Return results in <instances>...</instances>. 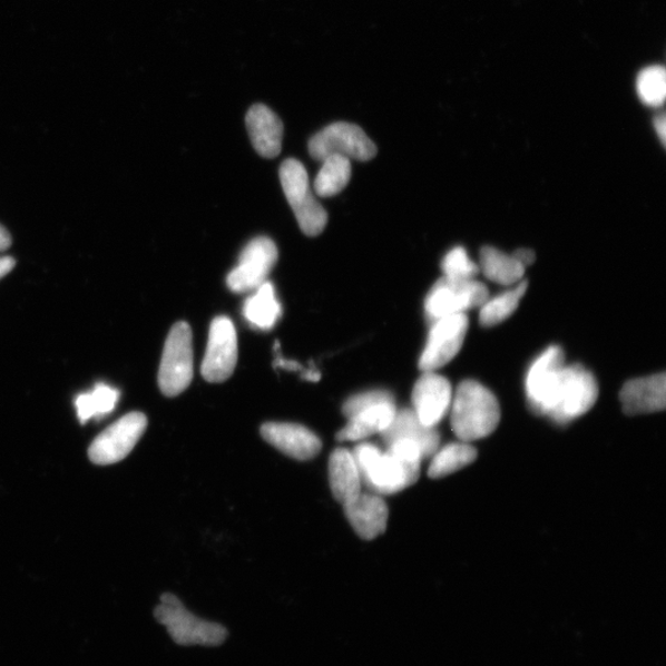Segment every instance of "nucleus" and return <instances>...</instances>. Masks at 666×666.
Instances as JSON below:
<instances>
[{
	"instance_id": "1",
	"label": "nucleus",
	"mask_w": 666,
	"mask_h": 666,
	"mask_svg": "<svg viewBox=\"0 0 666 666\" xmlns=\"http://www.w3.org/2000/svg\"><path fill=\"white\" fill-rule=\"evenodd\" d=\"M452 429L463 442L488 438L499 427V401L487 386L476 381L459 384L451 405Z\"/></svg>"
},
{
	"instance_id": "2",
	"label": "nucleus",
	"mask_w": 666,
	"mask_h": 666,
	"mask_svg": "<svg viewBox=\"0 0 666 666\" xmlns=\"http://www.w3.org/2000/svg\"><path fill=\"white\" fill-rule=\"evenodd\" d=\"M353 456L360 468L362 484L376 496H393L415 484L420 477L419 466L400 462L371 443L355 447Z\"/></svg>"
},
{
	"instance_id": "3",
	"label": "nucleus",
	"mask_w": 666,
	"mask_h": 666,
	"mask_svg": "<svg viewBox=\"0 0 666 666\" xmlns=\"http://www.w3.org/2000/svg\"><path fill=\"white\" fill-rule=\"evenodd\" d=\"M155 618L167 628L168 635L178 646L219 647L228 637L223 625L193 615L174 594L160 595Z\"/></svg>"
},
{
	"instance_id": "4",
	"label": "nucleus",
	"mask_w": 666,
	"mask_h": 666,
	"mask_svg": "<svg viewBox=\"0 0 666 666\" xmlns=\"http://www.w3.org/2000/svg\"><path fill=\"white\" fill-rule=\"evenodd\" d=\"M599 398V385L580 364L562 366L545 415L565 424L585 415Z\"/></svg>"
},
{
	"instance_id": "5",
	"label": "nucleus",
	"mask_w": 666,
	"mask_h": 666,
	"mask_svg": "<svg viewBox=\"0 0 666 666\" xmlns=\"http://www.w3.org/2000/svg\"><path fill=\"white\" fill-rule=\"evenodd\" d=\"M280 177L285 198L292 206L302 232L310 237L319 236L327 225L329 215L310 189L305 167L295 158L285 159Z\"/></svg>"
},
{
	"instance_id": "6",
	"label": "nucleus",
	"mask_w": 666,
	"mask_h": 666,
	"mask_svg": "<svg viewBox=\"0 0 666 666\" xmlns=\"http://www.w3.org/2000/svg\"><path fill=\"white\" fill-rule=\"evenodd\" d=\"M194 375L193 333L187 323L172 326L160 360L158 385L160 392L175 398L185 392Z\"/></svg>"
},
{
	"instance_id": "7",
	"label": "nucleus",
	"mask_w": 666,
	"mask_h": 666,
	"mask_svg": "<svg viewBox=\"0 0 666 666\" xmlns=\"http://www.w3.org/2000/svg\"><path fill=\"white\" fill-rule=\"evenodd\" d=\"M376 146L359 125L333 123L308 141V153L316 160L341 156L366 163L376 155Z\"/></svg>"
},
{
	"instance_id": "8",
	"label": "nucleus",
	"mask_w": 666,
	"mask_h": 666,
	"mask_svg": "<svg viewBox=\"0 0 666 666\" xmlns=\"http://www.w3.org/2000/svg\"><path fill=\"white\" fill-rule=\"evenodd\" d=\"M489 298V291L486 284L477 280L450 281L440 280L432 286L427 301H424V313L430 321L466 314L468 310L480 307Z\"/></svg>"
},
{
	"instance_id": "9",
	"label": "nucleus",
	"mask_w": 666,
	"mask_h": 666,
	"mask_svg": "<svg viewBox=\"0 0 666 666\" xmlns=\"http://www.w3.org/2000/svg\"><path fill=\"white\" fill-rule=\"evenodd\" d=\"M147 429V418L143 412H130L102 431L91 442L88 457L98 466L115 464L134 450Z\"/></svg>"
},
{
	"instance_id": "10",
	"label": "nucleus",
	"mask_w": 666,
	"mask_h": 666,
	"mask_svg": "<svg viewBox=\"0 0 666 666\" xmlns=\"http://www.w3.org/2000/svg\"><path fill=\"white\" fill-rule=\"evenodd\" d=\"M468 329L467 314L433 321L419 362L420 370L435 372L450 363L461 351Z\"/></svg>"
},
{
	"instance_id": "11",
	"label": "nucleus",
	"mask_w": 666,
	"mask_h": 666,
	"mask_svg": "<svg viewBox=\"0 0 666 666\" xmlns=\"http://www.w3.org/2000/svg\"><path fill=\"white\" fill-rule=\"evenodd\" d=\"M278 261V248L268 237L252 239L241 254L236 268L228 273L226 283L228 290L241 294L256 291L264 282Z\"/></svg>"
},
{
	"instance_id": "12",
	"label": "nucleus",
	"mask_w": 666,
	"mask_h": 666,
	"mask_svg": "<svg viewBox=\"0 0 666 666\" xmlns=\"http://www.w3.org/2000/svg\"><path fill=\"white\" fill-rule=\"evenodd\" d=\"M238 359L237 333L233 321L216 317L210 326L208 347L202 364L206 382L223 383L233 375Z\"/></svg>"
},
{
	"instance_id": "13",
	"label": "nucleus",
	"mask_w": 666,
	"mask_h": 666,
	"mask_svg": "<svg viewBox=\"0 0 666 666\" xmlns=\"http://www.w3.org/2000/svg\"><path fill=\"white\" fill-rule=\"evenodd\" d=\"M453 390L448 379L435 372H423L412 390V405L420 421L435 428L450 412Z\"/></svg>"
},
{
	"instance_id": "14",
	"label": "nucleus",
	"mask_w": 666,
	"mask_h": 666,
	"mask_svg": "<svg viewBox=\"0 0 666 666\" xmlns=\"http://www.w3.org/2000/svg\"><path fill=\"white\" fill-rule=\"evenodd\" d=\"M565 366V352L559 346L545 350L531 364L526 375V394L536 412L545 415L559 373Z\"/></svg>"
},
{
	"instance_id": "15",
	"label": "nucleus",
	"mask_w": 666,
	"mask_h": 666,
	"mask_svg": "<svg viewBox=\"0 0 666 666\" xmlns=\"http://www.w3.org/2000/svg\"><path fill=\"white\" fill-rule=\"evenodd\" d=\"M261 433L270 444L297 461H310L323 448V443L313 431L297 423L267 422L261 428Z\"/></svg>"
},
{
	"instance_id": "16",
	"label": "nucleus",
	"mask_w": 666,
	"mask_h": 666,
	"mask_svg": "<svg viewBox=\"0 0 666 666\" xmlns=\"http://www.w3.org/2000/svg\"><path fill=\"white\" fill-rule=\"evenodd\" d=\"M343 508L353 530L365 541L385 532L389 510L381 496L361 491L358 497L344 502Z\"/></svg>"
},
{
	"instance_id": "17",
	"label": "nucleus",
	"mask_w": 666,
	"mask_h": 666,
	"mask_svg": "<svg viewBox=\"0 0 666 666\" xmlns=\"http://www.w3.org/2000/svg\"><path fill=\"white\" fill-rule=\"evenodd\" d=\"M627 415H641L663 411L666 405V376L664 373L627 382L619 393Z\"/></svg>"
},
{
	"instance_id": "18",
	"label": "nucleus",
	"mask_w": 666,
	"mask_h": 666,
	"mask_svg": "<svg viewBox=\"0 0 666 666\" xmlns=\"http://www.w3.org/2000/svg\"><path fill=\"white\" fill-rule=\"evenodd\" d=\"M246 126L259 156L275 158L281 154L284 126L277 114L266 106L256 105L247 111Z\"/></svg>"
},
{
	"instance_id": "19",
	"label": "nucleus",
	"mask_w": 666,
	"mask_h": 666,
	"mask_svg": "<svg viewBox=\"0 0 666 666\" xmlns=\"http://www.w3.org/2000/svg\"><path fill=\"white\" fill-rule=\"evenodd\" d=\"M385 444L396 440H409L420 445L423 458L439 451L441 435L435 428L427 427L412 409L396 410L395 417L382 433Z\"/></svg>"
},
{
	"instance_id": "20",
	"label": "nucleus",
	"mask_w": 666,
	"mask_h": 666,
	"mask_svg": "<svg viewBox=\"0 0 666 666\" xmlns=\"http://www.w3.org/2000/svg\"><path fill=\"white\" fill-rule=\"evenodd\" d=\"M330 487L333 497L344 503L358 497L362 491V478L358 462L346 448H337L330 457Z\"/></svg>"
},
{
	"instance_id": "21",
	"label": "nucleus",
	"mask_w": 666,
	"mask_h": 666,
	"mask_svg": "<svg viewBox=\"0 0 666 666\" xmlns=\"http://www.w3.org/2000/svg\"><path fill=\"white\" fill-rule=\"evenodd\" d=\"M396 410L395 401L363 410L349 419L346 427L337 433L336 439L341 442H355L369 439L376 433L382 434L392 423Z\"/></svg>"
},
{
	"instance_id": "22",
	"label": "nucleus",
	"mask_w": 666,
	"mask_h": 666,
	"mask_svg": "<svg viewBox=\"0 0 666 666\" xmlns=\"http://www.w3.org/2000/svg\"><path fill=\"white\" fill-rule=\"evenodd\" d=\"M244 315L251 325L267 331L278 323L282 316V305L275 296L274 285L264 282L249 296L244 306Z\"/></svg>"
},
{
	"instance_id": "23",
	"label": "nucleus",
	"mask_w": 666,
	"mask_h": 666,
	"mask_svg": "<svg viewBox=\"0 0 666 666\" xmlns=\"http://www.w3.org/2000/svg\"><path fill=\"white\" fill-rule=\"evenodd\" d=\"M525 270L518 259L512 255L503 254L500 249L486 246L480 251L479 271L493 283L516 285L521 282Z\"/></svg>"
},
{
	"instance_id": "24",
	"label": "nucleus",
	"mask_w": 666,
	"mask_h": 666,
	"mask_svg": "<svg viewBox=\"0 0 666 666\" xmlns=\"http://www.w3.org/2000/svg\"><path fill=\"white\" fill-rule=\"evenodd\" d=\"M321 163H323V167H321L314 183L315 193L321 198L335 197L349 186L352 177L351 159L330 156Z\"/></svg>"
},
{
	"instance_id": "25",
	"label": "nucleus",
	"mask_w": 666,
	"mask_h": 666,
	"mask_svg": "<svg viewBox=\"0 0 666 666\" xmlns=\"http://www.w3.org/2000/svg\"><path fill=\"white\" fill-rule=\"evenodd\" d=\"M477 450L469 442H456L447 444L432 456L429 468V476L433 479H440L451 476L477 459Z\"/></svg>"
},
{
	"instance_id": "26",
	"label": "nucleus",
	"mask_w": 666,
	"mask_h": 666,
	"mask_svg": "<svg viewBox=\"0 0 666 666\" xmlns=\"http://www.w3.org/2000/svg\"><path fill=\"white\" fill-rule=\"evenodd\" d=\"M119 399V390L107 384H97L91 392L80 394L75 401L80 423L85 424L90 419L109 415L117 407Z\"/></svg>"
},
{
	"instance_id": "27",
	"label": "nucleus",
	"mask_w": 666,
	"mask_h": 666,
	"mask_svg": "<svg viewBox=\"0 0 666 666\" xmlns=\"http://www.w3.org/2000/svg\"><path fill=\"white\" fill-rule=\"evenodd\" d=\"M527 292V283L520 282L512 290L497 296L489 297L480 306V324L486 327L496 326L508 320L518 310L523 295Z\"/></svg>"
},
{
	"instance_id": "28",
	"label": "nucleus",
	"mask_w": 666,
	"mask_h": 666,
	"mask_svg": "<svg viewBox=\"0 0 666 666\" xmlns=\"http://www.w3.org/2000/svg\"><path fill=\"white\" fill-rule=\"evenodd\" d=\"M639 99L650 108H660L666 97V74L663 66L645 68L637 79Z\"/></svg>"
},
{
	"instance_id": "29",
	"label": "nucleus",
	"mask_w": 666,
	"mask_h": 666,
	"mask_svg": "<svg viewBox=\"0 0 666 666\" xmlns=\"http://www.w3.org/2000/svg\"><path fill=\"white\" fill-rule=\"evenodd\" d=\"M443 278L450 281L476 280L479 266L470 259L468 252L462 246L452 248L441 263Z\"/></svg>"
},
{
	"instance_id": "30",
	"label": "nucleus",
	"mask_w": 666,
	"mask_h": 666,
	"mask_svg": "<svg viewBox=\"0 0 666 666\" xmlns=\"http://www.w3.org/2000/svg\"><path fill=\"white\" fill-rule=\"evenodd\" d=\"M389 401H395V399L388 390H369V392L347 399L346 403L343 404L342 412L344 417L351 419L363 410L378 404L389 403Z\"/></svg>"
},
{
	"instance_id": "31",
	"label": "nucleus",
	"mask_w": 666,
	"mask_h": 666,
	"mask_svg": "<svg viewBox=\"0 0 666 666\" xmlns=\"http://www.w3.org/2000/svg\"><path fill=\"white\" fill-rule=\"evenodd\" d=\"M512 256L518 259V262L521 263L525 268L531 266L536 259L535 252L528 248L515 251Z\"/></svg>"
},
{
	"instance_id": "32",
	"label": "nucleus",
	"mask_w": 666,
	"mask_h": 666,
	"mask_svg": "<svg viewBox=\"0 0 666 666\" xmlns=\"http://www.w3.org/2000/svg\"><path fill=\"white\" fill-rule=\"evenodd\" d=\"M654 128H656L657 135L659 136L662 144H663V146H665L666 119H665L664 114L658 115V117H656V119H654Z\"/></svg>"
},
{
	"instance_id": "33",
	"label": "nucleus",
	"mask_w": 666,
	"mask_h": 666,
	"mask_svg": "<svg viewBox=\"0 0 666 666\" xmlns=\"http://www.w3.org/2000/svg\"><path fill=\"white\" fill-rule=\"evenodd\" d=\"M274 366H280L282 370L286 371H303V366L294 361L284 360L282 358H277L274 362Z\"/></svg>"
},
{
	"instance_id": "34",
	"label": "nucleus",
	"mask_w": 666,
	"mask_h": 666,
	"mask_svg": "<svg viewBox=\"0 0 666 666\" xmlns=\"http://www.w3.org/2000/svg\"><path fill=\"white\" fill-rule=\"evenodd\" d=\"M16 261L11 257L0 258V280L4 278L7 274L13 271Z\"/></svg>"
},
{
	"instance_id": "35",
	"label": "nucleus",
	"mask_w": 666,
	"mask_h": 666,
	"mask_svg": "<svg viewBox=\"0 0 666 666\" xmlns=\"http://www.w3.org/2000/svg\"><path fill=\"white\" fill-rule=\"evenodd\" d=\"M11 245V236L8 233V229L0 225V251H6Z\"/></svg>"
}]
</instances>
